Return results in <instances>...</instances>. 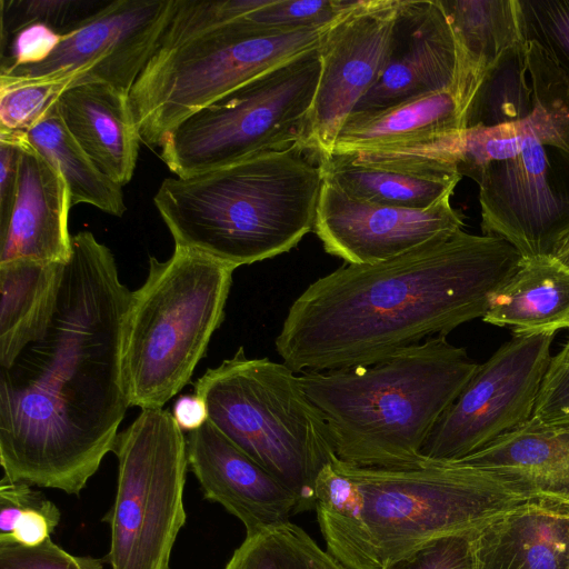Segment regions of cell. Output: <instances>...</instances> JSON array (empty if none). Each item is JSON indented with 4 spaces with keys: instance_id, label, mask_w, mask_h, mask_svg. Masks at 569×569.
<instances>
[{
    "instance_id": "obj_1",
    "label": "cell",
    "mask_w": 569,
    "mask_h": 569,
    "mask_svg": "<svg viewBox=\"0 0 569 569\" xmlns=\"http://www.w3.org/2000/svg\"><path fill=\"white\" fill-rule=\"evenodd\" d=\"M130 295L111 250L90 231L72 236L49 327L0 368L3 477L79 495L113 450L130 407L120 357Z\"/></svg>"
},
{
    "instance_id": "obj_2",
    "label": "cell",
    "mask_w": 569,
    "mask_h": 569,
    "mask_svg": "<svg viewBox=\"0 0 569 569\" xmlns=\"http://www.w3.org/2000/svg\"><path fill=\"white\" fill-rule=\"evenodd\" d=\"M519 251L463 230L375 264H346L310 283L276 338L295 372L369 366L483 318Z\"/></svg>"
},
{
    "instance_id": "obj_3",
    "label": "cell",
    "mask_w": 569,
    "mask_h": 569,
    "mask_svg": "<svg viewBox=\"0 0 569 569\" xmlns=\"http://www.w3.org/2000/svg\"><path fill=\"white\" fill-rule=\"evenodd\" d=\"M315 498L327 551L348 569H383L435 539L477 533L548 499L462 460L388 469L336 457Z\"/></svg>"
},
{
    "instance_id": "obj_4",
    "label": "cell",
    "mask_w": 569,
    "mask_h": 569,
    "mask_svg": "<svg viewBox=\"0 0 569 569\" xmlns=\"http://www.w3.org/2000/svg\"><path fill=\"white\" fill-rule=\"evenodd\" d=\"M322 182L318 159L295 143L166 178L153 203L174 246L237 269L290 251L313 230Z\"/></svg>"
},
{
    "instance_id": "obj_5",
    "label": "cell",
    "mask_w": 569,
    "mask_h": 569,
    "mask_svg": "<svg viewBox=\"0 0 569 569\" xmlns=\"http://www.w3.org/2000/svg\"><path fill=\"white\" fill-rule=\"evenodd\" d=\"M478 363L436 336L369 366L299 373L323 416L340 461L408 469L430 461L422 449Z\"/></svg>"
},
{
    "instance_id": "obj_6",
    "label": "cell",
    "mask_w": 569,
    "mask_h": 569,
    "mask_svg": "<svg viewBox=\"0 0 569 569\" xmlns=\"http://www.w3.org/2000/svg\"><path fill=\"white\" fill-rule=\"evenodd\" d=\"M236 269L174 246L149 258L121 327V376L130 406L163 408L190 381L224 318Z\"/></svg>"
},
{
    "instance_id": "obj_7",
    "label": "cell",
    "mask_w": 569,
    "mask_h": 569,
    "mask_svg": "<svg viewBox=\"0 0 569 569\" xmlns=\"http://www.w3.org/2000/svg\"><path fill=\"white\" fill-rule=\"evenodd\" d=\"M209 421L298 500L315 508L322 468L336 457L327 422L284 362L249 358L240 347L196 382Z\"/></svg>"
},
{
    "instance_id": "obj_8",
    "label": "cell",
    "mask_w": 569,
    "mask_h": 569,
    "mask_svg": "<svg viewBox=\"0 0 569 569\" xmlns=\"http://www.w3.org/2000/svg\"><path fill=\"white\" fill-rule=\"evenodd\" d=\"M329 26L277 30L241 17L156 51L129 93L140 141L159 148L163 136L182 120L319 47Z\"/></svg>"
},
{
    "instance_id": "obj_9",
    "label": "cell",
    "mask_w": 569,
    "mask_h": 569,
    "mask_svg": "<svg viewBox=\"0 0 569 569\" xmlns=\"http://www.w3.org/2000/svg\"><path fill=\"white\" fill-rule=\"evenodd\" d=\"M320 70L317 47L260 74L168 131L159 157L177 177H188L302 146Z\"/></svg>"
},
{
    "instance_id": "obj_10",
    "label": "cell",
    "mask_w": 569,
    "mask_h": 569,
    "mask_svg": "<svg viewBox=\"0 0 569 569\" xmlns=\"http://www.w3.org/2000/svg\"><path fill=\"white\" fill-rule=\"evenodd\" d=\"M114 502L103 517L111 528V569H169L186 522L188 465L183 430L163 408L141 409L118 435Z\"/></svg>"
},
{
    "instance_id": "obj_11",
    "label": "cell",
    "mask_w": 569,
    "mask_h": 569,
    "mask_svg": "<svg viewBox=\"0 0 569 569\" xmlns=\"http://www.w3.org/2000/svg\"><path fill=\"white\" fill-rule=\"evenodd\" d=\"M511 133V153L486 163L475 180L482 232L505 239L522 259L553 258L569 239V151L539 134L530 117Z\"/></svg>"
},
{
    "instance_id": "obj_12",
    "label": "cell",
    "mask_w": 569,
    "mask_h": 569,
    "mask_svg": "<svg viewBox=\"0 0 569 569\" xmlns=\"http://www.w3.org/2000/svg\"><path fill=\"white\" fill-rule=\"evenodd\" d=\"M555 333L513 335L479 365L431 431L428 461L460 460L532 417Z\"/></svg>"
},
{
    "instance_id": "obj_13",
    "label": "cell",
    "mask_w": 569,
    "mask_h": 569,
    "mask_svg": "<svg viewBox=\"0 0 569 569\" xmlns=\"http://www.w3.org/2000/svg\"><path fill=\"white\" fill-rule=\"evenodd\" d=\"M176 0H114L62 36L41 63L0 76L68 80L70 88L102 82L130 93L158 49Z\"/></svg>"
},
{
    "instance_id": "obj_14",
    "label": "cell",
    "mask_w": 569,
    "mask_h": 569,
    "mask_svg": "<svg viewBox=\"0 0 569 569\" xmlns=\"http://www.w3.org/2000/svg\"><path fill=\"white\" fill-rule=\"evenodd\" d=\"M399 3L359 0L325 31L319 82L302 140L317 159L331 153L339 130L379 80Z\"/></svg>"
},
{
    "instance_id": "obj_15",
    "label": "cell",
    "mask_w": 569,
    "mask_h": 569,
    "mask_svg": "<svg viewBox=\"0 0 569 569\" xmlns=\"http://www.w3.org/2000/svg\"><path fill=\"white\" fill-rule=\"evenodd\" d=\"M451 196L426 209L393 208L356 200L323 180L313 231L346 264L383 262L462 230Z\"/></svg>"
},
{
    "instance_id": "obj_16",
    "label": "cell",
    "mask_w": 569,
    "mask_h": 569,
    "mask_svg": "<svg viewBox=\"0 0 569 569\" xmlns=\"http://www.w3.org/2000/svg\"><path fill=\"white\" fill-rule=\"evenodd\" d=\"M457 71L456 40L438 0H400L383 71L352 113L455 92Z\"/></svg>"
},
{
    "instance_id": "obj_17",
    "label": "cell",
    "mask_w": 569,
    "mask_h": 569,
    "mask_svg": "<svg viewBox=\"0 0 569 569\" xmlns=\"http://www.w3.org/2000/svg\"><path fill=\"white\" fill-rule=\"evenodd\" d=\"M186 442L188 465L206 499L237 517L247 536L288 522L298 512L296 496L209 420L187 432Z\"/></svg>"
},
{
    "instance_id": "obj_18",
    "label": "cell",
    "mask_w": 569,
    "mask_h": 569,
    "mask_svg": "<svg viewBox=\"0 0 569 569\" xmlns=\"http://www.w3.org/2000/svg\"><path fill=\"white\" fill-rule=\"evenodd\" d=\"M71 197L60 170L28 140L22 142L18 189L7 228L0 232V263L17 259L67 263Z\"/></svg>"
},
{
    "instance_id": "obj_19",
    "label": "cell",
    "mask_w": 569,
    "mask_h": 569,
    "mask_svg": "<svg viewBox=\"0 0 569 569\" xmlns=\"http://www.w3.org/2000/svg\"><path fill=\"white\" fill-rule=\"evenodd\" d=\"M57 103L67 129L96 167L121 187L127 184L141 142L129 94L90 82L67 89Z\"/></svg>"
},
{
    "instance_id": "obj_20",
    "label": "cell",
    "mask_w": 569,
    "mask_h": 569,
    "mask_svg": "<svg viewBox=\"0 0 569 569\" xmlns=\"http://www.w3.org/2000/svg\"><path fill=\"white\" fill-rule=\"evenodd\" d=\"M482 569H569V498L533 502L472 538Z\"/></svg>"
},
{
    "instance_id": "obj_21",
    "label": "cell",
    "mask_w": 569,
    "mask_h": 569,
    "mask_svg": "<svg viewBox=\"0 0 569 569\" xmlns=\"http://www.w3.org/2000/svg\"><path fill=\"white\" fill-rule=\"evenodd\" d=\"M546 498H569V428L529 421L460 459Z\"/></svg>"
},
{
    "instance_id": "obj_22",
    "label": "cell",
    "mask_w": 569,
    "mask_h": 569,
    "mask_svg": "<svg viewBox=\"0 0 569 569\" xmlns=\"http://www.w3.org/2000/svg\"><path fill=\"white\" fill-rule=\"evenodd\" d=\"M458 54L455 94L463 113L486 72L509 48L525 42L518 0H438Z\"/></svg>"
},
{
    "instance_id": "obj_23",
    "label": "cell",
    "mask_w": 569,
    "mask_h": 569,
    "mask_svg": "<svg viewBox=\"0 0 569 569\" xmlns=\"http://www.w3.org/2000/svg\"><path fill=\"white\" fill-rule=\"evenodd\" d=\"M482 319L515 335L569 328V270L555 258L522 259L493 293Z\"/></svg>"
},
{
    "instance_id": "obj_24",
    "label": "cell",
    "mask_w": 569,
    "mask_h": 569,
    "mask_svg": "<svg viewBox=\"0 0 569 569\" xmlns=\"http://www.w3.org/2000/svg\"><path fill=\"white\" fill-rule=\"evenodd\" d=\"M461 129L462 113L455 92L437 91L387 109L351 113L330 154L405 144Z\"/></svg>"
},
{
    "instance_id": "obj_25",
    "label": "cell",
    "mask_w": 569,
    "mask_h": 569,
    "mask_svg": "<svg viewBox=\"0 0 569 569\" xmlns=\"http://www.w3.org/2000/svg\"><path fill=\"white\" fill-rule=\"evenodd\" d=\"M64 264L32 259L0 263V368L9 367L49 327Z\"/></svg>"
},
{
    "instance_id": "obj_26",
    "label": "cell",
    "mask_w": 569,
    "mask_h": 569,
    "mask_svg": "<svg viewBox=\"0 0 569 569\" xmlns=\"http://www.w3.org/2000/svg\"><path fill=\"white\" fill-rule=\"evenodd\" d=\"M323 180L368 203L426 209L453 192L461 177H427L353 163L339 154L318 159Z\"/></svg>"
},
{
    "instance_id": "obj_27",
    "label": "cell",
    "mask_w": 569,
    "mask_h": 569,
    "mask_svg": "<svg viewBox=\"0 0 569 569\" xmlns=\"http://www.w3.org/2000/svg\"><path fill=\"white\" fill-rule=\"evenodd\" d=\"M26 133L29 142L62 173L72 207L88 203L109 214L123 216L127 208L122 187L104 176L83 151L67 129L57 102Z\"/></svg>"
},
{
    "instance_id": "obj_28",
    "label": "cell",
    "mask_w": 569,
    "mask_h": 569,
    "mask_svg": "<svg viewBox=\"0 0 569 569\" xmlns=\"http://www.w3.org/2000/svg\"><path fill=\"white\" fill-rule=\"evenodd\" d=\"M526 49L527 41L509 48L486 72L462 113V129L496 128L530 117L533 104Z\"/></svg>"
},
{
    "instance_id": "obj_29",
    "label": "cell",
    "mask_w": 569,
    "mask_h": 569,
    "mask_svg": "<svg viewBox=\"0 0 569 569\" xmlns=\"http://www.w3.org/2000/svg\"><path fill=\"white\" fill-rule=\"evenodd\" d=\"M224 569H348L288 521L247 536Z\"/></svg>"
},
{
    "instance_id": "obj_30",
    "label": "cell",
    "mask_w": 569,
    "mask_h": 569,
    "mask_svg": "<svg viewBox=\"0 0 569 569\" xmlns=\"http://www.w3.org/2000/svg\"><path fill=\"white\" fill-rule=\"evenodd\" d=\"M107 3L100 0H1V48L18 31L34 23L46 24L64 36Z\"/></svg>"
},
{
    "instance_id": "obj_31",
    "label": "cell",
    "mask_w": 569,
    "mask_h": 569,
    "mask_svg": "<svg viewBox=\"0 0 569 569\" xmlns=\"http://www.w3.org/2000/svg\"><path fill=\"white\" fill-rule=\"evenodd\" d=\"M69 88L68 80L0 76V128L28 131Z\"/></svg>"
},
{
    "instance_id": "obj_32",
    "label": "cell",
    "mask_w": 569,
    "mask_h": 569,
    "mask_svg": "<svg viewBox=\"0 0 569 569\" xmlns=\"http://www.w3.org/2000/svg\"><path fill=\"white\" fill-rule=\"evenodd\" d=\"M268 0H176L174 11L162 33L158 50H164L234 21L267 4Z\"/></svg>"
},
{
    "instance_id": "obj_33",
    "label": "cell",
    "mask_w": 569,
    "mask_h": 569,
    "mask_svg": "<svg viewBox=\"0 0 569 569\" xmlns=\"http://www.w3.org/2000/svg\"><path fill=\"white\" fill-rule=\"evenodd\" d=\"M526 41L536 42L569 78V0H518Z\"/></svg>"
},
{
    "instance_id": "obj_34",
    "label": "cell",
    "mask_w": 569,
    "mask_h": 569,
    "mask_svg": "<svg viewBox=\"0 0 569 569\" xmlns=\"http://www.w3.org/2000/svg\"><path fill=\"white\" fill-rule=\"evenodd\" d=\"M359 0H269L263 7L243 16L253 24L298 30L331 24L352 9Z\"/></svg>"
},
{
    "instance_id": "obj_35",
    "label": "cell",
    "mask_w": 569,
    "mask_h": 569,
    "mask_svg": "<svg viewBox=\"0 0 569 569\" xmlns=\"http://www.w3.org/2000/svg\"><path fill=\"white\" fill-rule=\"evenodd\" d=\"M531 419L569 428V337L561 350L551 357Z\"/></svg>"
},
{
    "instance_id": "obj_36",
    "label": "cell",
    "mask_w": 569,
    "mask_h": 569,
    "mask_svg": "<svg viewBox=\"0 0 569 569\" xmlns=\"http://www.w3.org/2000/svg\"><path fill=\"white\" fill-rule=\"evenodd\" d=\"M475 535L440 537L383 569H475L472 553Z\"/></svg>"
},
{
    "instance_id": "obj_37",
    "label": "cell",
    "mask_w": 569,
    "mask_h": 569,
    "mask_svg": "<svg viewBox=\"0 0 569 569\" xmlns=\"http://www.w3.org/2000/svg\"><path fill=\"white\" fill-rule=\"evenodd\" d=\"M0 569H103V566L99 559L64 551L49 538L36 547L0 545Z\"/></svg>"
},
{
    "instance_id": "obj_38",
    "label": "cell",
    "mask_w": 569,
    "mask_h": 569,
    "mask_svg": "<svg viewBox=\"0 0 569 569\" xmlns=\"http://www.w3.org/2000/svg\"><path fill=\"white\" fill-rule=\"evenodd\" d=\"M62 36L42 23L30 24L18 31L1 49L2 70L33 66L47 60L61 41Z\"/></svg>"
},
{
    "instance_id": "obj_39",
    "label": "cell",
    "mask_w": 569,
    "mask_h": 569,
    "mask_svg": "<svg viewBox=\"0 0 569 569\" xmlns=\"http://www.w3.org/2000/svg\"><path fill=\"white\" fill-rule=\"evenodd\" d=\"M60 518L57 506L39 492L19 515L9 543L39 546L50 538Z\"/></svg>"
},
{
    "instance_id": "obj_40",
    "label": "cell",
    "mask_w": 569,
    "mask_h": 569,
    "mask_svg": "<svg viewBox=\"0 0 569 569\" xmlns=\"http://www.w3.org/2000/svg\"><path fill=\"white\" fill-rule=\"evenodd\" d=\"M24 137L26 131L0 128V232L7 228L13 210Z\"/></svg>"
},
{
    "instance_id": "obj_41",
    "label": "cell",
    "mask_w": 569,
    "mask_h": 569,
    "mask_svg": "<svg viewBox=\"0 0 569 569\" xmlns=\"http://www.w3.org/2000/svg\"><path fill=\"white\" fill-rule=\"evenodd\" d=\"M24 482H17L2 477L0 483V545L9 543L16 521L39 493Z\"/></svg>"
},
{
    "instance_id": "obj_42",
    "label": "cell",
    "mask_w": 569,
    "mask_h": 569,
    "mask_svg": "<svg viewBox=\"0 0 569 569\" xmlns=\"http://www.w3.org/2000/svg\"><path fill=\"white\" fill-rule=\"evenodd\" d=\"M172 416L177 425L183 431H192L202 427L208 420V408L198 395H183L173 406Z\"/></svg>"
},
{
    "instance_id": "obj_43",
    "label": "cell",
    "mask_w": 569,
    "mask_h": 569,
    "mask_svg": "<svg viewBox=\"0 0 569 569\" xmlns=\"http://www.w3.org/2000/svg\"><path fill=\"white\" fill-rule=\"evenodd\" d=\"M553 258L569 270V239L561 246Z\"/></svg>"
},
{
    "instance_id": "obj_44",
    "label": "cell",
    "mask_w": 569,
    "mask_h": 569,
    "mask_svg": "<svg viewBox=\"0 0 569 569\" xmlns=\"http://www.w3.org/2000/svg\"><path fill=\"white\" fill-rule=\"evenodd\" d=\"M473 563H475V569H482L476 561H475V558H473Z\"/></svg>"
}]
</instances>
